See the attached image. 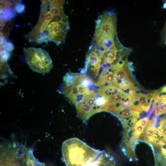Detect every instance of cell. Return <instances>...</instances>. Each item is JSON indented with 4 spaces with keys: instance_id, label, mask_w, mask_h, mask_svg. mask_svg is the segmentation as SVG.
Instances as JSON below:
<instances>
[{
    "instance_id": "cell-14",
    "label": "cell",
    "mask_w": 166,
    "mask_h": 166,
    "mask_svg": "<svg viewBox=\"0 0 166 166\" xmlns=\"http://www.w3.org/2000/svg\"><path fill=\"white\" fill-rule=\"evenodd\" d=\"M79 75L78 74L70 72L67 73L64 77L63 80L66 87L73 84L75 82Z\"/></svg>"
},
{
    "instance_id": "cell-11",
    "label": "cell",
    "mask_w": 166,
    "mask_h": 166,
    "mask_svg": "<svg viewBox=\"0 0 166 166\" xmlns=\"http://www.w3.org/2000/svg\"><path fill=\"white\" fill-rule=\"evenodd\" d=\"M0 166H21L14 155H4L1 157Z\"/></svg>"
},
{
    "instance_id": "cell-15",
    "label": "cell",
    "mask_w": 166,
    "mask_h": 166,
    "mask_svg": "<svg viewBox=\"0 0 166 166\" xmlns=\"http://www.w3.org/2000/svg\"><path fill=\"white\" fill-rule=\"evenodd\" d=\"M0 11L6 8L10 7L14 4V1L12 2L8 1H0Z\"/></svg>"
},
{
    "instance_id": "cell-10",
    "label": "cell",
    "mask_w": 166,
    "mask_h": 166,
    "mask_svg": "<svg viewBox=\"0 0 166 166\" xmlns=\"http://www.w3.org/2000/svg\"><path fill=\"white\" fill-rule=\"evenodd\" d=\"M33 149L30 148L26 152L24 160L25 166H45L44 163L39 161L34 156Z\"/></svg>"
},
{
    "instance_id": "cell-1",
    "label": "cell",
    "mask_w": 166,
    "mask_h": 166,
    "mask_svg": "<svg viewBox=\"0 0 166 166\" xmlns=\"http://www.w3.org/2000/svg\"><path fill=\"white\" fill-rule=\"evenodd\" d=\"M62 152L66 166H86L101 152L77 137L65 140L62 144Z\"/></svg>"
},
{
    "instance_id": "cell-6",
    "label": "cell",
    "mask_w": 166,
    "mask_h": 166,
    "mask_svg": "<svg viewBox=\"0 0 166 166\" xmlns=\"http://www.w3.org/2000/svg\"><path fill=\"white\" fill-rule=\"evenodd\" d=\"M152 120L149 121L141 136V139L157 145L165 144V139L155 126Z\"/></svg>"
},
{
    "instance_id": "cell-8",
    "label": "cell",
    "mask_w": 166,
    "mask_h": 166,
    "mask_svg": "<svg viewBox=\"0 0 166 166\" xmlns=\"http://www.w3.org/2000/svg\"><path fill=\"white\" fill-rule=\"evenodd\" d=\"M156 93L153 92L144 95L141 93H137V100L142 110L147 112L149 109L150 103L154 99Z\"/></svg>"
},
{
    "instance_id": "cell-18",
    "label": "cell",
    "mask_w": 166,
    "mask_h": 166,
    "mask_svg": "<svg viewBox=\"0 0 166 166\" xmlns=\"http://www.w3.org/2000/svg\"><path fill=\"white\" fill-rule=\"evenodd\" d=\"M49 166H54L49 165Z\"/></svg>"
},
{
    "instance_id": "cell-4",
    "label": "cell",
    "mask_w": 166,
    "mask_h": 166,
    "mask_svg": "<svg viewBox=\"0 0 166 166\" xmlns=\"http://www.w3.org/2000/svg\"><path fill=\"white\" fill-rule=\"evenodd\" d=\"M116 34V18L112 12H106L96 21L94 37L105 39H114Z\"/></svg>"
},
{
    "instance_id": "cell-16",
    "label": "cell",
    "mask_w": 166,
    "mask_h": 166,
    "mask_svg": "<svg viewBox=\"0 0 166 166\" xmlns=\"http://www.w3.org/2000/svg\"><path fill=\"white\" fill-rule=\"evenodd\" d=\"M25 5L22 3L21 1L18 2L16 5L15 10L16 12L18 14H21L23 12L25 9Z\"/></svg>"
},
{
    "instance_id": "cell-17",
    "label": "cell",
    "mask_w": 166,
    "mask_h": 166,
    "mask_svg": "<svg viewBox=\"0 0 166 166\" xmlns=\"http://www.w3.org/2000/svg\"><path fill=\"white\" fill-rule=\"evenodd\" d=\"M5 49L6 51L8 52L14 50V47L11 42H6L5 44Z\"/></svg>"
},
{
    "instance_id": "cell-13",
    "label": "cell",
    "mask_w": 166,
    "mask_h": 166,
    "mask_svg": "<svg viewBox=\"0 0 166 166\" xmlns=\"http://www.w3.org/2000/svg\"><path fill=\"white\" fill-rule=\"evenodd\" d=\"M16 12L11 7L0 11L1 22H5L13 18L16 15Z\"/></svg>"
},
{
    "instance_id": "cell-5",
    "label": "cell",
    "mask_w": 166,
    "mask_h": 166,
    "mask_svg": "<svg viewBox=\"0 0 166 166\" xmlns=\"http://www.w3.org/2000/svg\"><path fill=\"white\" fill-rule=\"evenodd\" d=\"M112 106L109 109L119 117L128 131L133 125L140 117L139 112L132 109L121 105Z\"/></svg>"
},
{
    "instance_id": "cell-7",
    "label": "cell",
    "mask_w": 166,
    "mask_h": 166,
    "mask_svg": "<svg viewBox=\"0 0 166 166\" xmlns=\"http://www.w3.org/2000/svg\"><path fill=\"white\" fill-rule=\"evenodd\" d=\"M86 166H116V163L113 157L103 150Z\"/></svg>"
},
{
    "instance_id": "cell-9",
    "label": "cell",
    "mask_w": 166,
    "mask_h": 166,
    "mask_svg": "<svg viewBox=\"0 0 166 166\" xmlns=\"http://www.w3.org/2000/svg\"><path fill=\"white\" fill-rule=\"evenodd\" d=\"M64 2L63 0H52L50 4V11L53 16H58L64 18H67L63 11Z\"/></svg>"
},
{
    "instance_id": "cell-12",
    "label": "cell",
    "mask_w": 166,
    "mask_h": 166,
    "mask_svg": "<svg viewBox=\"0 0 166 166\" xmlns=\"http://www.w3.org/2000/svg\"><path fill=\"white\" fill-rule=\"evenodd\" d=\"M145 128L144 127L139 121H137L132 128V135L130 139L129 143L133 142L139 138L143 132Z\"/></svg>"
},
{
    "instance_id": "cell-2",
    "label": "cell",
    "mask_w": 166,
    "mask_h": 166,
    "mask_svg": "<svg viewBox=\"0 0 166 166\" xmlns=\"http://www.w3.org/2000/svg\"><path fill=\"white\" fill-rule=\"evenodd\" d=\"M67 18L53 16L46 29L38 35L36 42L38 44L53 41L58 45L65 42L69 29Z\"/></svg>"
},
{
    "instance_id": "cell-3",
    "label": "cell",
    "mask_w": 166,
    "mask_h": 166,
    "mask_svg": "<svg viewBox=\"0 0 166 166\" xmlns=\"http://www.w3.org/2000/svg\"><path fill=\"white\" fill-rule=\"evenodd\" d=\"M26 61L33 71L42 74L49 73L53 65L49 53L40 48L30 47L24 48Z\"/></svg>"
}]
</instances>
